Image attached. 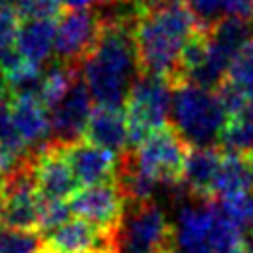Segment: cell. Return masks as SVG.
I'll list each match as a JSON object with an SVG mask.
<instances>
[{
    "instance_id": "obj_1",
    "label": "cell",
    "mask_w": 253,
    "mask_h": 253,
    "mask_svg": "<svg viewBox=\"0 0 253 253\" xmlns=\"http://www.w3.org/2000/svg\"><path fill=\"white\" fill-rule=\"evenodd\" d=\"M138 2L140 16L132 30L138 69L144 75L176 83L180 77L182 49L202 26L186 0Z\"/></svg>"
},
{
    "instance_id": "obj_2",
    "label": "cell",
    "mask_w": 253,
    "mask_h": 253,
    "mask_svg": "<svg viewBox=\"0 0 253 253\" xmlns=\"http://www.w3.org/2000/svg\"><path fill=\"white\" fill-rule=\"evenodd\" d=\"M138 75L132 28L103 24L97 45L81 61V77L91 99L101 107H121Z\"/></svg>"
},
{
    "instance_id": "obj_3",
    "label": "cell",
    "mask_w": 253,
    "mask_h": 253,
    "mask_svg": "<svg viewBox=\"0 0 253 253\" xmlns=\"http://www.w3.org/2000/svg\"><path fill=\"white\" fill-rule=\"evenodd\" d=\"M243 241V229L221 213L215 200L192 196V200L178 204L174 245L182 253H233Z\"/></svg>"
},
{
    "instance_id": "obj_4",
    "label": "cell",
    "mask_w": 253,
    "mask_h": 253,
    "mask_svg": "<svg viewBox=\"0 0 253 253\" xmlns=\"http://www.w3.org/2000/svg\"><path fill=\"white\" fill-rule=\"evenodd\" d=\"M170 119L174 130L192 148L215 146L229 119L215 91L178 81L172 91Z\"/></svg>"
},
{
    "instance_id": "obj_5",
    "label": "cell",
    "mask_w": 253,
    "mask_h": 253,
    "mask_svg": "<svg viewBox=\"0 0 253 253\" xmlns=\"http://www.w3.org/2000/svg\"><path fill=\"white\" fill-rule=\"evenodd\" d=\"M174 83L162 77L140 73L125 101V115L128 125V142L140 144L154 130L162 128L170 117Z\"/></svg>"
},
{
    "instance_id": "obj_6",
    "label": "cell",
    "mask_w": 253,
    "mask_h": 253,
    "mask_svg": "<svg viewBox=\"0 0 253 253\" xmlns=\"http://www.w3.org/2000/svg\"><path fill=\"white\" fill-rule=\"evenodd\" d=\"M128 206L115 233L117 253H164L174 245V225L156 202Z\"/></svg>"
},
{
    "instance_id": "obj_7",
    "label": "cell",
    "mask_w": 253,
    "mask_h": 253,
    "mask_svg": "<svg viewBox=\"0 0 253 253\" xmlns=\"http://www.w3.org/2000/svg\"><path fill=\"white\" fill-rule=\"evenodd\" d=\"M128 154L138 172H142L154 184L170 190L182 186V168L188 150L186 142L174 128L162 126L154 130Z\"/></svg>"
},
{
    "instance_id": "obj_8",
    "label": "cell",
    "mask_w": 253,
    "mask_h": 253,
    "mask_svg": "<svg viewBox=\"0 0 253 253\" xmlns=\"http://www.w3.org/2000/svg\"><path fill=\"white\" fill-rule=\"evenodd\" d=\"M42 196L36 186L32 160L4 178L0 196V225L14 229H38Z\"/></svg>"
},
{
    "instance_id": "obj_9",
    "label": "cell",
    "mask_w": 253,
    "mask_h": 253,
    "mask_svg": "<svg viewBox=\"0 0 253 253\" xmlns=\"http://www.w3.org/2000/svg\"><path fill=\"white\" fill-rule=\"evenodd\" d=\"M69 208L75 217L85 219L107 233H117L128 202L117 182H101L79 188L69 200Z\"/></svg>"
},
{
    "instance_id": "obj_10",
    "label": "cell",
    "mask_w": 253,
    "mask_h": 253,
    "mask_svg": "<svg viewBox=\"0 0 253 253\" xmlns=\"http://www.w3.org/2000/svg\"><path fill=\"white\" fill-rule=\"evenodd\" d=\"M103 20L89 8L69 10L55 22V57L65 63L83 61L97 45Z\"/></svg>"
},
{
    "instance_id": "obj_11",
    "label": "cell",
    "mask_w": 253,
    "mask_h": 253,
    "mask_svg": "<svg viewBox=\"0 0 253 253\" xmlns=\"http://www.w3.org/2000/svg\"><path fill=\"white\" fill-rule=\"evenodd\" d=\"M36 186L43 200H71L79 190V180L75 178L61 142H49L45 148L30 156Z\"/></svg>"
},
{
    "instance_id": "obj_12",
    "label": "cell",
    "mask_w": 253,
    "mask_h": 253,
    "mask_svg": "<svg viewBox=\"0 0 253 253\" xmlns=\"http://www.w3.org/2000/svg\"><path fill=\"white\" fill-rule=\"evenodd\" d=\"M91 103H93L91 93L83 77L79 75L77 81L71 85V89L49 109L51 130H53L55 142L69 144V142L79 140L93 113Z\"/></svg>"
},
{
    "instance_id": "obj_13",
    "label": "cell",
    "mask_w": 253,
    "mask_h": 253,
    "mask_svg": "<svg viewBox=\"0 0 253 253\" xmlns=\"http://www.w3.org/2000/svg\"><path fill=\"white\" fill-rule=\"evenodd\" d=\"M43 253H117L115 233L75 217L43 235Z\"/></svg>"
},
{
    "instance_id": "obj_14",
    "label": "cell",
    "mask_w": 253,
    "mask_h": 253,
    "mask_svg": "<svg viewBox=\"0 0 253 253\" xmlns=\"http://www.w3.org/2000/svg\"><path fill=\"white\" fill-rule=\"evenodd\" d=\"M63 154L83 186H93L101 182H113L119 168V158L115 152L101 148L89 140H75L63 144Z\"/></svg>"
},
{
    "instance_id": "obj_15",
    "label": "cell",
    "mask_w": 253,
    "mask_h": 253,
    "mask_svg": "<svg viewBox=\"0 0 253 253\" xmlns=\"http://www.w3.org/2000/svg\"><path fill=\"white\" fill-rule=\"evenodd\" d=\"M223 152L217 146L190 148L182 168V186L188 194L202 200H213V186Z\"/></svg>"
},
{
    "instance_id": "obj_16",
    "label": "cell",
    "mask_w": 253,
    "mask_h": 253,
    "mask_svg": "<svg viewBox=\"0 0 253 253\" xmlns=\"http://www.w3.org/2000/svg\"><path fill=\"white\" fill-rule=\"evenodd\" d=\"M12 121L26 148H45L53 136L47 107L40 99H12Z\"/></svg>"
},
{
    "instance_id": "obj_17",
    "label": "cell",
    "mask_w": 253,
    "mask_h": 253,
    "mask_svg": "<svg viewBox=\"0 0 253 253\" xmlns=\"http://www.w3.org/2000/svg\"><path fill=\"white\" fill-rule=\"evenodd\" d=\"M85 140L107 148L115 154H123L128 142V125L126 115L121 107H101L97 105L89 117V123L83 132Z\"/></svg>"
},
{
    "instance_id": "obj_18",
    "label": "cell",
    "mask_w": 253,
    "mask_h": 253,
    "mask_svg": "<svg viewBox=\"0 0 253 253\" xmlns=\"http://www.w3.org/2000/svg\"><path fill=\"white\" fill-rule=\"evenodd\" d=\"M14 47L24 59L43 65L55 53V20L20 22Z\"/></svg>"
},
{
    "instance_id": "obj_19",
    "label": "cell",
    "mask_w": 253,
    "mask_h": 253,
    "mask_svg": "<svg viewBox=\"0 0 253 253\" xmlns=\"http://www.w3.org/2000/svg\"><path fill=\"white\" fill-rule=\"evenodd\" d=\"M249 190H253V174H251L249 160L237 154L223 152L215 186H213V200L249 192Z\"/></svg>"
},
{
    "instance_id": "obj_20",
    "label": "cell",
    "mask_w": 253,
    "mask_h": 253,
    "mask_svg": "<svg viewBox=\"0 0 253 253\" xmlns=\"http://www.w3.org/2000/svg\"><path fill=\"white\" fill-rule=\"evenodd\" d=\"M217 144L221 152L237 154L243 158L253 156V105L235 115H229Z\"/></svg>"
},
{
    "instance_id": "obj_21",
    "label": "cell",
    "mask_w": 253,
    "mask_h": 253,
    "mask_svg": "<svg viewBox=\"0 0 253 253\" xmlns=\"http://www.w3.org/2000/svg\"><path fill=\"white\" fill-rule=\"evenodd\" d=\"M202 28H210L221 18H253V0H186Z\"/></svg>"
},
{
    "instance_id": "obj_22",
    "label": "cell",
    "mask_w": 253,
    "mask_h": 253,
    "mask_svg": "<svg viewBox=\"0 0 253 253\" xmlns=\"http://www.w3.org/2000/svg\"><path fill=\"white\" fill-rule=\"evenodd\" d=\"M81 71L77 69V63H65L55 59L49 67L43 69V83H42V95L40 101L51 109L77 81Z\"/></svg>"
},
{
    "instance_id": "obj_23",
    "label": "cell",
    "mask_w": 253,
    "mask_h": 253,
    "mask_svg": "<svg viewBox=\"0 0 253 253\" xmlns=\"http://www.w3.org/2000/svg\"><path fill=\"white\" fill-rule=\"evenodd\" d=\"M225 81L241 93L247 105H253V40L247 42L235 55Z\"/></svg>"
},
{
    "instance_id": "obj_24",
    "label": "cell",
    "mask_w": 253,
    "mask_h": 253,
    "mask_svg": "<svg viewBox=\"0 0 253 253\" xmlns=\"http://www.w3.org/2000/svg\"><path fill=\"white\" fill-rule=\"evenodd\" d=\"M0 253H43V235L38 229L0 225Z\"/></svg>"
},
{
    "instance_id": "obj_25",
    "label": "cell",
    "mask_w": 253,
    "mask_h": 253,
    "mask_svg": "<svg viewBox=\"0 0 253 253\" xmlns=\"http://www.w3.org/2000/svg\"><path fill=\"white\" fill-rule=\"evenodd\" d=\"M215 204L221 210V213L231 223H235L239 229H245L251 225V221H253V190L225 196V198H215Z\"/></svg>"
},
{
    "instance_id": "obj_26",
    "label": "cell",
    "mask_w": 253,
    "mask_h": 253,
    "mask_svg": "<svg viewBox=\"0 0 253 253\" xmlns=\"http://www.w3.org/2000/svg\"><path fill=\"white\" fill-rule=\"evenodd\" d=\"M8 6L14 14L24 20H55L61 14V0H10Z\"/></svg>"
},
{
    "instance_id": "obj_27",
    "label": "cell",
    "mask_w": 253,
    "mask_h": 253,
    "mask_svg": "<svg viewBox=\"0 0 253 253\" xmlns=\"http://www.w3.org/2000/svg\"><path fill=\"white\" fill-rule=\"evenodd\" d=\"M71 215L73 213H71L69 202H63V200H43L42 198L38 231L42 235H47V233L55 231L57 227H61L63 223H67L71 219Z\"/></svg>"
},
{
    "instance_id": "obj_28",
    "label": "cell",
    "mask_w": 253,
    "mask_h": 253,
    "mask_svg": "<svg viewBox=\"0 0 253 253\" xmlns=\"http://www.w3.org/2000/svg\"><path fill=\"white\" fill-rule=\"evenodd\" d=\"M0 140L4 144H8L10 148H14L16 152L26 156L28 148L22 142V138H20L16 126H14V121H12V101H2L0 103Z\"/></svg>"
},
{
    "instance_id": "obj_29",
    "label": "cell",
    "mask_w": 253,
    "mask_h": 253,
    "mask_svg": "<svg viewBox=\"0 0 253 253\" xmlns=\"http://www.w3.org/2000/svg\"><path fill=\"white\" fill-rule=\"evenodd\" d=\"M18 28H20V18L14 14V10L8 4L0 6V57L14 47Z\"/></svg>"
},
{
    "instance_id": "obj_30",
    "label": "cell",
    "mask_w": 253,
    "mask_h": 253,
    "mask_svg": "<svg viewBox=\"0 0 253 253\" xmlns=\"http://www.w3.org/2000/svg\"><path fill=\"white\" fill-rule=\"evenodd\" d=\"M26 160H28V158H26L24 154L16 152L14 148H10L8 144H4V142L0 140V176H2V178H6V176H10L12 172H16Z\"/></svg>"
},
{
    "instance_id": "obj_31",
    "label": "cell",
    "mask_w": 253,
    "mask_h": 253,
    "mask_svg": "<svg viewBox=\"0 0 253 253\" xmlns=\"http://www.w3.org/2000/svg\"><path fill=\"white\" fill-rule=\"evenodd\" d=\"M2 101H12V95H10V87H8L6 71L0 67V103H2Z\"/></svg>"
},
{
    "instance_id": "obj_32",
    "label": "cell",
    "mask_w": 253,
    "mask_h": 253,
    "mask_svg": "<svg viewBox=\"0 0 253 253\" xmlns=\"http://www.w3.org/2000/svg\"><path fill=\"white\" fill-rule=\"evenodd\" d=\"M63 2V6H67L69 10H83V8H87L91 2H95V0H61Z\"/></svg>"
},
{
    "instance_id": "obj_33",
    "label": "cell",
    "mask_w": 253,
    "mask_h": 253,
    "mask_svg": "<svg viewBox=\"0 0 253 253\" xmlns=\"http://www.w3.org/2000/svg\"><path fill=\"white\" fill-rule=\"evenodd\" d=\"M97 4H103V6H109V4H115V2H119V0H95Z\"/></svg>"
},
{
    "instance_id": "obj_34",
    "label": "cell",
    "mask_w": 253,
    "mask_h": 253,
    "mask_svg": "<svg viewBox=\"0 0 253 253\" xmlns=\"http://www.w3.org/2000/svg\"><path fill=\"white\" fill-rule=\"evenodd\" d=\"M164 253H182V251H180V249H178L176 245H172V247H168V249H166Z\"/></svg>"
},
{
    "instance_id": "obj_35",
    "label": "cell",
    "mask_w": 253,
    "mask_h": 253,
    "mask_svg": "<svg viewBox=\"0 0 253 253\" xmlns=\"http://www.w3.org/2000/svg\"><path fill=\"white\" fill-rule=\"evenodd\" d=\"M2 190H4V178L0 176V196H2Z\"/></svg>"
},
{
    "instance_id": "obj_36",
    "label": "cell",
    "mask_w": 253,
    "mask_h": 253,
    "mask_svg": "<svg viewBox=\"0 0 253 253\" xmlns=\"http://www.w3.org/2000/svg\"><path fill=\"white\" fill-rule=\"evenodd\" d=\"M247 160H249V166H251V174H253V156H251V158H247Z\"/></svg>"
},
{
    "instance_id": "obj_37",
    "label": "cell",
    "mask_w": 253,
    "mask_h": 253,
    "mask_svg": "<svg viewBox=\"0 0 253 253\" xmlns=\"http://www.w3.org/2000/svg\"><path fill=\"white\" fill-rule=\"evenodd\" d=\"M8 2H10V0H0V6H6Z\"/></svg>"
},
{
    "instance_id": "obj_38",
    "label": "cell",
    "mask_w": 253,
    "mask_h": 253,
    "mask_svg": "<svg viewBox=\"0 0 253 253\" xmlns=\"http://www.w3.org/2000/svg\"><path fill=\"white\" fill-rule=\"evenodd\" d=\"M249 231H251V237H253V221H251V225H249Z\"/></svg>"
}]
</instances>
